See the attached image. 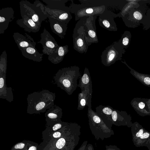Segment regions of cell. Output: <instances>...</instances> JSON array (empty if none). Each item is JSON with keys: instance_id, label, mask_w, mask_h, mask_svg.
Wrapping results in <instances>:
<instances>
[{"instance_id": "7", "label": "cell", "mask_w": 150, "mask_h": 150, "mask_svg": "<svg viewBox=\"0 0 150 150\" xmlns=\"http://www.w3.org/2000/svg\"><path fill=\"white\" fill-rule=\"evenodd\" d=\"M138 4L139 6L132 9L122 17L125 25L129 28H134L142 24L146 15L148 9L145 4Z\"/></svg>"}, {"instance_id": "40", "label": "cell", "mask_w": 150, "mask_h": 150, "mask_svg": "<svg viewBox=\"0 0 150 150\" xmlns=\"http://www.w3.org/2000/svg\"><path fill=\"white\" fill-rule=\"evenodd\" d=\"M28 150H36V148L34 146H32L29 148Z\"/></svg>"}, {"instance_id": "32", "label": "cell", "mask_w": 150, "mask_h": 150, "mask_svg": "<svg viewBox=\"0 0 150 150\" xmlns=\"http://www.w3.org/2000/svg\"><path fill=\"white\" fill-rule=\"evenodd\" d=\"M105 150H120L116 146L113 145H106Z\"/></svg>"}, {"instance_id": "3", "label": "cell", "mask_w": 150, "mask_h": 150, "mask_svg": "<svg viewBox=\"0 0 150 150\" xmlns=\"http://www.w3.org/2000/svg\"><path fill=\"white\" fill-rule=\"evenodd\" d=\"M19 4L22 18L26 17L32 19L40 27L42 22L48 18L44 4L39 0H36L32 4L27 0H22Z\"/></svg>"}, {"instance_id": "35", "label": "cell", "mask_w": 150, "mask_h": 150, "mask_svg": "<svg viewBox=\"0 0 150 150\" xmlns=\"http://www.w3.org/2000/svg\"><path fill=\"white\" fill-rule=\"evenodd\" d=\"M61 136V133L59 132H54L53 135L54 137L55 138H59Z\"/></svg>"}, {"instance_id": "5", "label": "cell", "mask_w": 150, "mask_h": 150, "mask_svg": "<svg viewBox=\"0 0 150 150\" xmlns=\"http://www.w3.org/2000/svg\"><path fill=\"white\" fill-rule=\"evenodd\" d=\"M85 2L80 1L82 4H76L72 2L69 6L70 12L74 13L75 20L81 19L84 17L99 16L102 13L106 8L104 5L99 2Z\"/></svg>"}, {"instance_id": "25", "label": "cell", "mask_w": 150, "mask_h": 150, "mask_svg": "<svg viewBox=\"0 0 150 150\" xmlns=\"http://www.w3.org/2000/svg\"><path fill=\"white\" fill-rule=\"evenodd\" d=\"M47 5L45 6L51 9L70 10V8L65 6L67 0H42Z\"/></svg>"}, {"instance_id": "34", "label": "cell", "mask_w": 150, "mask_h": 150, "mask_svg": "<svg viewBox=\"0 0 150 150\" xmlns=\"http://www.w3.org/2000/svg\"><path fill=\"white\" fill-rule=\"evenodd\" d=\"M25 144L23 143H20L16 144L14 146V148L16 149H21L23 148Z\"/></svg>"}, {"instance_id": "22", "label": "cell", "mask_w": 150, "mask_h": 150, "mask_svg": "<svg viewBox=\"0 0 150 150\" xmlns=\"http://www.w3.org/2000/svg\"><path fill=\"white\" fill-rule=\"evenodd\" d=\"M20 50L22 55L26 58L38 62L42 60L44 54L39 53L35 47H29Z\"/></svg>"}, {"instance_id": "26", "label": "cell", "mask_w": 150, "mask_h": 150, "mask_svg": "<svg viewBox=\"0 0 150 150\" xmlns=\"http://www.w3.org/2000/svg\"><path fill=\"white\" fill-rule=\"evenodd\" d=\"M140 0H127V3L125 5L121 12L118 14L117 16L124 17L132 9L139 6L138 2Z\"/></svg>"}, {"instance_id": "17", "label": "cell", "mask_w": 150, "mask_h": 150, "mask_svg": "<svg viewBox=\"0 0 150 150\" xmlns=\"http://www.w3.org/2000/svg\"><path fill=\"white\" fill-rule=\"evenodd\" d=\"M113 109L108 105H100L96 108V112L108 126L112 127L111 115Z\"/></svg>"}, {"instance_id": "16", "label": "cell", "mask_w": 150, "mask_h": 150, "mask_svg": "<svg viewBox=\"0 0 150 150\" xmlns=\"http://www.w3.org/2000/svg\"><path fill=\"white\" fill-rule=\"evenodd\" d=\"M48 18L52 31L61 38H64L68 24L49 16Z\"/></svg>"}, {"instance_id": "15", "label": "cell", "mask_w": 150, "mask_h": 150, "mask_svg": "<svg viewBox=\"0 0 150 150\" xmlns=\"http://www.w3.org/2000/svg\"><path fill=\"white\" fill-rule=\"evenodd\" d=\"M112 125L119 126H127L131 127L132 124L130 123V117L124 111H119L114 109L111 115Z\"/></svg>"}, {"instance_id": "11", "label": "cell", "mask_w": 150, "mask_h": 150, "mask_svg": "<svg viewBox=\"0 0 150 150\" xmlns=\"http://www.w3.org/2000/svg\"><path fill=\"white\" fill-rule=\"evenodd\" d=\"M99 16L98 22L101 27L109 31L117 30L116 25L114 20V14L108 10L107 8L104 12Z\"/></svg>"}, {"instance_id": "27", "label": "cell", "mask_w": 150, "mask_h": 150, "mask_svg": "<svg viewBox=\"0 0 150 150\" xmlns=\"http://www.w3.org/2000/svg\"><path fill=\"white\" fill-rule=\"evenodd\" d=\"M131 37L130 32L128 31H125L118 41L124 49H127L129 45Z\"/></svg>"}, {"instance_id": "14", "label": "cell", "mask_w": 150, "mask_h": 150, "mask_svg": "<svg viewBox=\"0 0 150 150\" xmlns=\"http://www.w3.org/2000/svg\"><path fill=\"white\" fill-rule=\"evenodd\" d=\"M45 10L48 16L68 24L72 18L70 10L51 9L44 5Z\"/></svg>"}, {"instance_id": "31", "label": "cell", "mask_w": 150, "mask_h": 150, "mask_svg": "<svg viewBox=\"0 0 150 150\" xmlns=\"http://www.w3.org/2000/svg\"><path fill=\"white\" fill-rule=\"evenodd\" d=\"M142 24L144 30H147L150 28V9L147 10Z\"/></svg>"}, {"instance_id": "2", "label": "cell", "mask_w": 150, "mask_h": 150, "mask_svg": "<svg viewBox=\"0 0 150 150\" xmlns=\"http://www.w3.org/2000/svg\"><path fill=\"white\" fill-rule=\"evenodd\" d=\"M79 67L74 66L59 69L54 76L57 86L71 95L78 86L77 79L80 76Z\"/></svg>"}, {"instance_id": "12", "label": "cell", "mask_w": 150, "mask_h": 150, "mask_svg": "<svg viewBox=\"0 0 150 150\" xmlns=\"http://www.w3.org/2000/svg\"><path fill=\"white\" fill-rule=\"evenodd\" d=\"M14 11L11 7H7L0 10V34L4 33L10 23L14 18Z\"/></svg>"}, {"instance_id": "28", "label": "cell", "mask_w": 150, "mask_h": 150, "mask_svg": "<svg viewBox=\"0 0 150 150\" xmlns=\"http://www.w3.org/2000/svg\"><path fill=\"white\" fill-rule=\"evenodd\" d=\"M7 63V54L5 50L0 56V74H6Z\"/></svg>"}, {"instance_id": "29", "label": "cell", "mask_w": 150, "mask_h": 150, "mask_svg": "<svg viewBox=\"0 0 150 150\" xmlns=\"http://www.w3.org/2000/svg\"><path fill=\"white\" fill-rule=\"evenodd\" d=\"M131 127H132L133 141L134 144L146 130L140 125L139 127H137L134 126L132 124Z\"/></svg>"}, {"instance_id": "10", "label": "cell", "mask_w": 150, "mask_h": 150, "mask_svg": "<svg viewBox=\"0 0 150 150\" xmlns=\"http://www.w3.org/2000/svg\"><path fill=\"white\" fill-rule=\"evenodd\" d=\"M41 39L38 43L42 46L44 54L49 55L53 53L59 46L57 42L50 33L44 28L40 34Z\"/></svg>"}, {"instance_id": "13", "label": "cell", "mask_w": 150, "mask_h": 150, "mask_svg": "<svg viewBox=\"0 0 150 150\" xmlns=\"http://www.w3.org/2000/svg\"><path fill=\"white\" fill-rule=\"evenodd\" d=\"M13 36L20 50L29 47H35L36 42L30 36L26 33L23 35L15 32Z\"/></svg>"}, {"instance_id": "33", "label": "cell", "mask_w": 150, "mask_h": 150, "mask_svg": "<svg viewBox=\"0 0 150 150\" xmlns=\"http://www.w3.org/2000/svg\"><path fill=\"white\" fill-rule=\"evenodd\" d=\"M88 141H85L77 150H86V147L88 144Z\"/></svg>"}, {"instance_id": "20", "label": "cell", "mask_w": 150, "mask_h": 150, "mask_svg": "<svg viewBox=\"0 0 150 150\" xmlns=\"http://www.w3.org/2000/svg\"><path fill=\"white\" fill-rule=\"evenodd\" d=\"M93 91L86 89L81 91L78 94L77 109H83L86 106L91 108V99Z\"/></svg>"}, {"instance_id": "23", "label": "cell", "mask_w": 150, "mask_h": 150, "mask_svg": "<svg viewBox=\"0 0 150 150\" xmlns=\"http://www.w3.org/2000/svg\"><path fill=\"white\" fill-rule=\"evenodd\" d=\"M78 87H79L81 91L88 89L93 91L92 84L90 74L89 70L85 67L83 76L80 78Z\"/></svg>"}, {"instance_id": "21", "label": "cell", "mask_w": 150, "mask_h": 150, "mask_svg": "<svg viewBox=\"0 0 150 150\" xmlns=\"http://www.w3.org/2000/svg\"><path fill=\"white\" fill-rule=\"evenodd\" d=\"M68 46L59 45L56 50L52 54L48 55V59L54 64H58L63 60L64 56L69 51Z\"/></svg>"}, {"instance_id": "38", "label": "cell", "mask_w": 150, "mask_h": 150, "mask_svg": "<svg viewBox=\"0 0 150 150\" xmlns=\"http://www.w3.org/2000/svg\"><path fill=\"white\" fill-rule=\"evenodd\" d=\"M145 105L144 103L142 102H141L139 104V108L141 109H143L145 107Z\"/></svg>"}, {"instance_id": "6", "label": "cell", "mask_w": 150, "mask_h": 150, "mask_svg": "<svg viewBox=\"0 0 150 150\" xmlns=\"http://www.w3.org/2000/svg\"><path fill=\"white\" fill-rule=\"evenodd\" d=\"M125 52V49L118 41L115 42L107 47L102 53L101 63L105 66H110L116 61L121 60Z\"/></svg>"}, {"instance_id": "1", "label": "cell", "mask_w": 150, "mask_h": 150, "mask_svg": "<svg viewBox=\"0 0 150 150\" xmlns=\"http://www.w3.org/2000/svg\"><path fill=\"white\" fill-rule=\"evenodd\" d=\"M56 95L47 90L34 92L28 94L27 100V112L29 114H38L44 112L54 104Z\"/></svg>"}, {"instance_id": "39", "label": "cell", "mask_w": 150, "mask_h": 150, "mask_svg": "<svg viewBox=\"0 0 150 150\" xmlns=\"http://www.w3.org/2000/svg\"><path fill=\"white\" fill-rule=\"evenodd\" d=\"M145 146L148 147L149 150H150V138L148 141Z\"/></svg>"}, {"instance_id": "19", "label": "cell", "mask_w": 150, "mask_h": 150, "mask_svg": "<svg viewBox=\"0 0 150 150\" xmlns=\"http://www.w3.org/2000/svg\"><path fill=\"white\" fill-rule=\"evenodd\" d=\"M6 74H0V98L5 99L8 102L13 100L11 87H8L6 84Z\"/></svg>"}, {"instance_id": "8", "label": "cell", "mask_w": 150, "mask_h": 150, "mask_svg": "<svg viewBox=\"0 0 150 150\" xmlns=\"http://www.w3.org/2000/svg\"><path fill=\"white\" fill-rule=\"evenodd\" d=\"M86 17L81 19L76 25L73 35L74 48L81 53H86L88 46L85 38L83 25Z\"/></svg>"}, {"instance_id": "9", "label": "cell", "mask_w": 150, "mask_h": 150, "mask_svg": "<svg viewBox=\"0 0 150 150\" xmlns=\"http://www.w3.org/2000/svg\"><path fill=\"white\" fill-rule=\"evenodd\" d=\"M97 15L86 17L83 29L85 31V38L89 46L92 43L98 42L95 25V19Z\"/></svg>"}, {"instance_id": "4", "label": "cell", "mask_w": 150, "mask_h": 150, "mask_svg": "<svg viewBox=\"0 0 150 150\" xmlns=\"http://www.w3.org/2000/svg\"><path fill=\"white\" fill-rule=\"evenodd\" d=\"M87 115L90 129L96 140H103L114 135L112 127L105 123L91 108H88Z\"/></svg>"}, {"instance_id": "24", "label": "cell", "mask_w": 150, "mask_h": 150, "mask_svg": "<svg viewBox=\"0 0 150 150\" xmlns=\"http://www.w3.org/2000/svg\"><path fill=\"white\" fill-rule=\"evenodd\" d=\"M62 115V109L54 104L46 112L45 115L47 120H60Z\"/></svg>"}, {"instance_id": "18", "label": "cell", "mask_w": 150, "mask_h": 150, "mask_svg": "<svg viewBox=\"0 0 150 150\" xmlns=\"http://www.w3.org/2000/svg\"><path fill=\"white\" fill-rule=\"evenodd\" d=\"M16 23L25 31L28 33H36L40 30V27L36 24L31 18L24 17L19 19L16 21Z\"/></svg>"}, {"instance_id": "30", "label": "cell", "mask_w": 150, "mask_h": 150, "mask_svg": "<svg viewBox=\"0 0 150 150\" xmlns=\"http://www.w3.org/2000/svg\"><path fill=\"white\" fill-rule=\"evenodd\" d=\"M150 138V133L145 131L134 144L137 147L145 146Z\"/></svg>"}, {"instance_id": "36", "label": "cell", "mask_w": 150, "mask_h": 150, "mask_svg": "<svg viewBox=\"0 0 150 150\" xmlns=\"http://www.w3.org/2000/svg\"><path fill=\"white\" fill-rule=\"evenodd\" d=\"M144 82L147 85H150V78L146 77L144 79Z\"/></svg>"}, {"instance_id": "37", "label": "cell", "mask_w": 150, "mask_h": 150, "mask_svg": "<svg viewBox=\"0 0 150 150\" xmlns=\"http://www.w3.org/2000/svg\"><path fill=\"white\" fill-rule=\"evenodd\" d=\"M86 150H94L92 144H88L86 149Z\"/></svg>"}]
</instances>
